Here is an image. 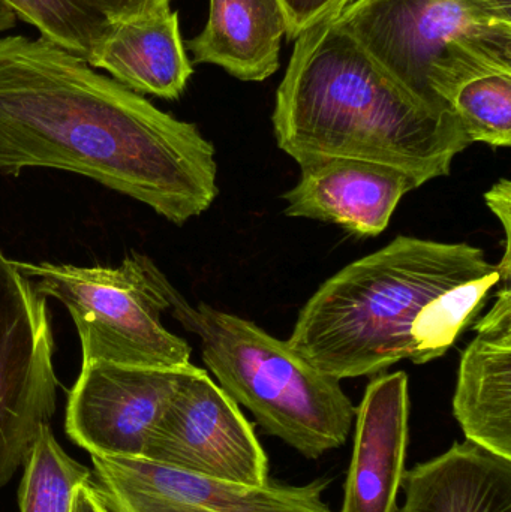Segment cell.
Instances as JSON below:
<instances>
[{
    "label": "cell",
    "mask_w": 511,
    "mask_h": 512,
    "mask_svg": "<svg viewBox=\"0 0 511 512\" xmlns=\"http://www.w3.org/2000/svg\"><path fill=\"white\" fill-rule=\"evenodd\" d=\"M32 167L90 177L176 225L219 192L215 147L197 126L44 36H2L0 171Z\"/></svg>",
    "instance_id": "1"
},
{
    "label": "cell",
    "mask_w": 511,
    "mask_h": 512,
    "mask_svg": "<svg viewBox=\"0 0 511 512\" xmlns=\"http://www.w3.org/2000/svg\"><path fill=\"white\" fill-rule=\"evenodd\" d=\"M272 122L279 149L299 165L363 159L425 183L449 176L471 144L455 114L405 89L338 17L296 39Z\"/></svg>",
    "instance_id": "2"
},
{
    "label": "cell",
    "mask_w": 511,
    "mask_h": 512,
    "mask_svg": "<svg viewBox=\"0 0 511 512\" xmlns=\"http://www.w3.org/2000/svg\"><path fill=\"white\" fill-rule=\"evenodd\" d=\"M497 270L483 249L399 236L345 265L306 301L287 345L338 381L414 358L422 310L447 289Z\"/></svg>",
    "instance_id": "3"
},
{
    "label": "cell",
    "mask_w": 511,
    "mask_h": 512,
    "mask_svg": "<svg viewBox=\"0 0 511 512\" xmlns=\"http://www.w3.org/2000/svg\"><path fill=\"white\" fill-rule=\"evenodd\" d=\"M167 292L171 315L200 337L203 361L219 387L245 406L267 435L306 459L347 442L357 408L341 381L254 322L206 303L191 306L171 283Z\"/></svg>",
    "instance_id": "4"
},
{
    "label": "cell",
    "mask_w": 511,
    "mask_h": 512,
    "mask_svg": "<svg viewBox=\"0 0 511 512\" xmlns=\"http://www.w3.org/2000/svg\"><path fill=\"white\" fill-rule=\"evenodd\" d=\"M342 26L405 89L452 113L455 93L489 72L511 71V23L456 0H353Z\"/></svg>",
    "instance_id": "5"
},
{
    "label": "cell",
    "mask_w": 511,
    "mask_h": 512,
    "mask_svg": "<svg viewBox=\"0 0 511 512\" xmlns=\"http://www.w3.org/2000/svg\"><path fill=\"white\" fill-rule=\"evenodd\" d=\"M36 291L65 304L77 327L83 364L183 369L191 346L162 325L170 310V280L147 256L132 254L117 267H77L14 261Z\"/></svg>",
    "instance_id": "6"
},
{
    "label": "cell",
    "mask_w": 511,
    "mask_h": 512,
    "mask_svg": "<svg viewBox=\"0 0 511 512\" xmlns=\"http://www.w3.org/2000/svg\"><path fill=\"white\" fill-rule=\"evenodd\" d=\"M53 354L47 297L0 252V487L56 412Z\"/></svg>",
    "instance_id": "7"
},
{
    "label": "cell",
    "mask_w": 511,
    "mask_h": 512,
    "mask_svg": "<svg viewBox=\"0 0 511 512\" xmlns=\"http://www.w3.org/2000/svg\"><path fill=\"white\" fill-rule=\"evenodd\" d=\"M143 459L237 486L260 487L270 480L254 427L194 364L150 433Z\"/></svg>",
    "instance_id": "8"
},
{
    "label": "cell",
    "mask_w": 511,
    "mask_h": 512,
    "mask_svg": "<svg viewBox=\"0 0 511 512\" xmlns=\"http://www.w3.org/2000/svg\"><path fill=\"white\" fill-rule=\"evenodd\" d=\"M108 512H335L323 501L330 480L246 487L198 477L147 459L92 456Z\"/></svg>",
    "instance_id": "9"
},
{
    "label": "cell",
    "mask_w": 511,
    "mask_h": 512,
    "mask_svg": "<svg viewBox=\"0 0 511 512\" xmlns=\"http://www.w3.org/2000/svg\"><path fill=\"white\" fill-rule=\"evenodd\" d=\"M191 366L83 364L66 405V433L90 456L143 459L150 433Z\"/></svg>",
    "instance_id": "10"
},
{
    "label": "cell",
    "mask_w": 511,
    "mask_h": 512,
    "mask_svg": "<svg viewBox=\"0 0 511 512\" xmlns=\"http://www.w3.org/2000/svg\"><path fill=\"white\" fill-rule=\"evenodd\" d=\"M300 180L285 192L284 215L339 225L357 237H377L396 207L422 179L378 162L329 158L300 165Z\"/></svg>",
    "instance_id": "11"
},
{
    "label": "cell",
    "mask_w": 511,
    "mask_h": 512,
    "mask_svg": "<svg viewBox=\"0 0 511 512\" xmlns=\"http://www.w3.org/2000/svg\"><path fill=\"white\" fill-rule=\"evenodd\" d=\"M410 394L405 372L369 382L356 411L353 457L341 512H396L407 459Z\"/></svg>",
    "instance_id": "12"
},
{
    "label": "cell",
    "mask_w": 511,
    "mask_h": 512,
    "mask_svg": "<svg viewBox=\"0 0 511 512\" xmlns=\"http://www.w3.org/2000/svg\"><path fill=\"white\" fill-rule=\"evenodd\" d=\"M476 337L462 352L453 415L465 441L511 460V288L474 325Z\"/></svg>",
    "instance_id": "13"
},
{
    "label": "cell",
    "mask_w": 511,
    "mask_h": 512,
    "mask_svg": "<svg viewBox=\"0 0 511 512\" xmlns=\"http://www.w3.org/2000/svg\"><path fill=\"white\" fill-rule=\"evenodd\" d=\"M396 512H511V460L471 442L405 472Z\"/></svg>",
    "instance_id": "14"
},
{
    "label": "cell",
    "mask_w": 511,
    "mask_h": 512,
    "mask_svg": "<svg viewBox=\"0 0 511 512\" xmlns=\"http://www.w3.org/2000/svg\"><path fill=\"white\" fill-rule=\"evenodd\" d=\"M86 62L138 95L170 101L182 96L194 72L176 11L152 20L111 24Z\"/></svg>",
    "instance_id": "15"
},
{
    "label": "cell",
    "mask_w": 511,
    "mask_h": 512,
    "mask_svg": "<svg viewBox=\"0 0 511 512\" xmlns=\"http://www.w3.org/2000/svg\"><path fill=\"white\" fill-rule=\"evenodd\" d=\"M287 17L279 0H210L209 20L186 47L195 63L224 68L243 81H263L279 68Z\"/></svg>",
    "instance_id": "16"
},
{
    "label": "cell",
    "mask_w": 511,
    "mask_h": 512,
    "mask_svg": "<svg viewBox=\"0 0 511 512\" xmlns=\"http://www.w3.org/2000/svg\"><path fill=\"white\" fill-rule=\"evenodd\" d=\"M500 282H503V276L497 267L486 276L447 289L431 301L417 316L411 330L413 363L422 366L443 357L462 331L473 324L485 306L489 292Z\"/></svg>",
    "instance_id": "17"
},
{
    "label": "cell",
    "mask_w": 511,
    "mask_h": 512,
    "mask_svg": "<svg viewBox=\"0 0 511 512\" xmlns=\"http://www.w3.org/2000/svg\"><path fill=\"white\" fill-rule=\"evenodd\" d=\"M23 466L21 512H72L77 490L92 481V472L66 454L50 426L39 433Z\"/></svg>",
    "instance_id": "18"
},
{
    "label": "cell",
    "mask_w": 511,
    "mask_h": 512,
    "mask_svg": "<svg viewBox=\"0 0 511 512\" xmlns=\"http://www.w3.org/2000/svg\"><path fill=\"white\" fill-rule=\"evenodd\" d=\"M452 113L468 141L511 146V71L489 72L465 83L452 99Z\"/></svg>",
    "instance_id": "19"
},
{
    "label": "cell",
    "mask_w": 511,
    "mask_h": 512,
    "mask_svg": "<svg viewBox=\"0 0 511 512\" xmlns=\"http://www.w3.org/2000/svg\"><path fill=\"white\" fill-rule=\"evenodd\" d=\"M18 20L54 44L89 59L111 24L80 0H3Z\"/></svg>",
    "instance_id": "20"
},
{
    "label": "cell",
    "mask_w": 511,
    "mask_h": 512,
    "mask_svg": "<svg viewBox=\"0 0 511 512\" xmlns=\"http://www.w3.org/2000/svg\"><path fill=\"white\" fill-rule=\"evenodd\" d=\"M287 17V36L297 39L321 21L336 18L353 0H279Z\"/></svg>",
    "instance_id": "21"
},
{
    "label": "cell",
    "mask_w": 511,
    "mask_h": 512,
    "mask_svg": "<svg viewBox=\"0 0 511 512\" xmlns=\"http://www.w3.org/2000/svg\"><path fill=\"white\" fill-rule=\"evenodd\" d=\"M110 24L152 20L171 12L173 0H80Z\"/></svg>",
    "instance_id": "22"
},
{
    "label": "cell",
    "mask_w": 511,
    "mask_h": 512,
    "mask_svg": "<svg viewBox=\"0 0 511 512\" xmlns=\"http://www.w3.org/2000/svg\"><path fill=\"white\" fill-rule=\"evenodd\" d=\"M486 204L503 225L506 234V252L500 264H497L504 285H510L511 256H510V222H511V182L509 179H501L492 186L491 191L485 194Z\"/></svg>",
    "instance_id": "23"
},
{
    "label": "cell",
    "mask_w": 511,
    "mask_h": 512,
    "mask_svg": "<svg viewBox=\"0 0 511 512\" xmlns=\"http://www.w3.org/2000/svg\"><path fill=\"white\" fill-rule=\"evenodd\" d=\"M479 17L498 23H511V0H456Z\"/></svg>",
    "instance_id": "24"
},
{
    "label": "cell",
    "mask_w": 511,
    "mask_h": 512,
    "mask_svg": "<svg viewBox=\"0 0 511 512\" xmlns=\"http://www.w3.org/2000/svg\"><path fill=\"white\" fill-rule=\"evenodd\" d=\"M72 512H108L101 495H99L98 489H96L92 481L83 484V486L77 490Z\"/></svg>",
    "instance_id": "25"
},
{
    "label": "cell",
    "mask_w": 511,
    "mask_h": 512,
    "mask_svg": "<svg viewBox=\"0 0 511 512\" xmlns=\"http://www.w3.org/2000/svg\"><path fill=\"white\" fill-rule=\"evenodd\" d=\"M17 15L12 11L11 6L0 0V33L8 32L17 26Z\"/></svg>",
    "instance_id": "26"
}]
</instances>
